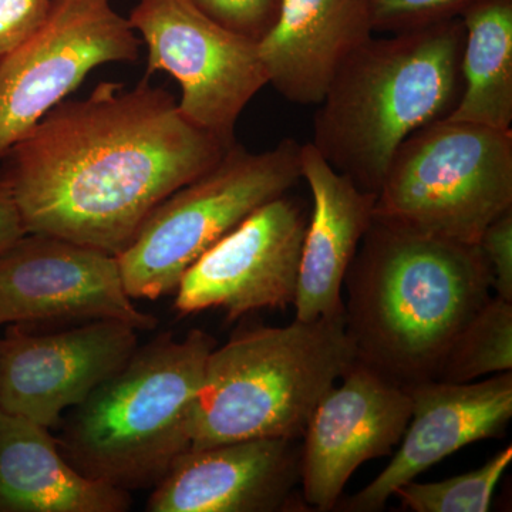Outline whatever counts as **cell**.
I'll return each instance as SVG.
<instances>
[{
	"instance_id": "cell-1",
	"label": "cell",
	"mask_w": 512,
	"mask_h": 512,
	"mask_svg": "<svg viewBox=\"0 0 512 512\" xmlns=\"http://www.w3.org/2000/svg\"><path fill=\"white\" fill-rule=\"evenodd\" d=\"M234 144V143H232ZM232 144L192 123L144 77L103 82L62 101L2 158L29 234L119 255L150 212L224 157Z\"/></svg>"
},
{
	"instance_id": "cell-2",
	"label": "cell",
	"mask_w": 512,
	"mask_h": 512,
	"mask_svg": "<svg viewBox=\"0 0 512 512\" xmlns=\"http://www.w3.org/2000/svg\"><path fill=\"white\" fill-rule=\"evenodd\" d=\"M357 360L409 386L437 379L451 343L490 296L478 245L373 218L345 279Z\"/></svg>"
},
{
	"instance_id": "cell-3",
	"label": "cell",
	"mask_w": 512,
	"mask_h": 512,
	"mask_svg": "<svg viewBox=\"0 0 512 512\" xmlns=\"http://www.w3.org/2000/svg\"><path fill=\"white\" fill-rule=\"evenodd\" d=\"M369 37L343 62L313 119L311 144L362 190H380L407 137L446 119L461 94V18Z\"/></svg>"
},
{
	"instance_id": "cell-4",
	"label": "cell",
	"mask_w": 512,
	"mask_h": 512,
	"mask_svg": "<svg viewBox=\"0 0 512 512\" xmlns=\"http://www.w3.org/2000/svg\"><path fill=\"white\" fill-rule=\"evenodd\" d=\"M217 342L201 329L140 348L63 417L60 453L83 476L120 490L153 488L191 448L205 363Z\"/></svg>"
},
{
	"instance_id": "cell-5",
	"label": "cell",
	"mask_w": 512,
	"mask_h": 512,
	"mask_svg": "<svg viewBox=\"0 0 512 512\" xmlns=\"http://www.w3.org/2000/svg\"><path fill=\"white\" fill-rule=\"evenodd\" d=\"M356 360L345 313L239 330L205 363L191 448L299 439L320 399Z\"/></svg>"
},
{
	"instance_id": "cell-6",
	"label": "cell",
	"mask_w": 512,
	"mask_h": 512,
	"mask_svg": "<svg viewBox=\"0 0 512 512\" xmlns=\"http://www.w3.org/2000/svg\"><path fill=\"white\" fill-rule=\"evenodd\" d=\"M512 208V130L443 119L394 154L377 191L376 220L429 237L478 245Z\"/></svg>"
},
{
	"instance_id": "cell-7",
	"label": "cell",
	"mask_w": 512,
	"mask_h": 512,
	"mask_svg": "<svg viewBox=\"0 0 512 512\" xmlns=\"http://www.w3.org/2000/svg\"><path fill=\"white\" fill-rule=\"evenodd\" d=\"M301 147L286 138L252 153L234 143L214 167L165 198L117 255L128 295L156 301L175 292L205 252L302 180Z\"/></svg>"
},
{
	"instance_id": "cell-8",
	"label": "cell",
	"mask_w": 512,
	"mask_h": 512,
	"mask_svg": "<svg viewBox=\"0 0 512 512\" xmlns=\"http://www.w3.org/2000/svg\"><path fill=\"white\" fill-rule=\"evenodd\" d=\"M128 22L146 43V76H173L184 116L235 143L239 116L268 84L258 43L222 28L191 0H141Z\"/></svg>"
},
{
	"instance_id": "cell-9",
	"label": "cell",
	"mask_w": 512,
	"mask_h": 512,
	"mask_svg": "<svg viewBox=\"0 0 512 512\" xmlns=\"http://www.w3.org/2000/svg\"><path fill=\"white\" fill-rule=\"evenodd\" d=\"M140 46L111 0H53L42 25L0 62V160L87 74L136 62Z\"/></svg>"
},
{
	"instance_id": "cell-10",
	"label": "cell",
	"mask_w": 512,
	"mask_h": 512,
	"mask_svg": "<svg viewBox=\"0 0 512 512\" xmlns=\"http://www.w3.org/2000/svg\"><path fill=\"white\" fill-rule=\"evenodd\" d=\"M103 319L157 328L128 295L116 255L29 232L0 254V325Z\"/></svg>"
},
{
	"instance_id": "cell-11",
	"label": "cell",
	"mask_w": 512,
	"mask_h": 512,
	"mask_svg": "<svg viewBox=\"0 0 512 512\" xmlns=\"http://www.w3.org/2000/svg\"><path fill=\"white\" fill-rule=\"evenodd\" d=\"M306 227L288 194L266 202L190 266L175 289V311L222 309L235 320L293 305Z\"/></svg>"
},
{
	"instance_id": "cell-12",
	"label": "cell",
	"mask_w": 512,
	"mask_h": 512,
	"mask_svg": "<svg viewBox=\"0 0 512 512\" xmlns=\"http://www.w3.org/2000/svg\"><path fill=\"white\" fill-rule=\"evenodd\" d=\"M138 330L119 320H92L56 333L10 325L0 338V410L59 429L63 414L126 365Z\"/></svg>"
},
{
	"instance_id": "cell-13",
	"label": "cell",
	"mask_w": 512,
	"mask_h": 512,
	"mask_svg": "<svg viewBox=\"0 0 512 512\" xmlns=\"http://www.w3.org/2000/svg\"><path fill=\"white\" fill-rule=\"evenodd\" d=\"M340 380L320 399L302 434L303 498L318 511L336 507L362 464L392 454L412 416L406 387L373 367L356 360Z\"/></svg>"
},
{
	"instance_id": "cell-14",
	"label": "cell",
	"mask_w": 512,
	"mask_h": 512,
	"mask_svg": "<svg viewBox=\"0 0 512 512\" xmlns=\"http://www.w3.org/2000/svg\"><path fill=\"white\" fill-rule=\"evenodd\" d=\"M404 387L412 399V416L399 448L382 473L346 501V511L383 510L397 488L444 458L477 441L503 436L512 417L511 372L483 382L431 379Z\"/></svg>"
},
{
	"instance_id": "cell-15",
	"label": "cell",
	"mask_w": 512,
	"mask_h": 512,
	"mask_svg": "<svg viewBox=\"0 0 512 512\" xmlns=\"http://www.w3.org/2000/svg\"><path fill=\"white\" fill-rule=\"evenodd\" d=\"M288 439L234 441L190 448L148 498V512L284 510L299 478L301 453Z\"/></svg>"
},
{
	"instance_id": "cell-16",
	"label": "cell",
	"mask_w": 512,
	"mask_h": 512,
	"mask_svg": "<svg viewBox=\"0 0 512 512\" xmlns=\"http://www.w3.org/2000/svg\"><path fill=\"white\" fill-rule=\"evenodd\" d=\"M301 175L313 210L303 239L296 320L312 322L345 313L342 288L367 229L375 218V192L357 187L311 143L301 147Z\"/></svg>"
},
{
	"instance_id": "cell-17",
	"label": "cell",
	"mask_w": 512,
	"mask_h": 512,
	"mask_svg": "<svg viewBox=\"0 0 512 512\" xmlns=\"http://www.w3.org/2000/svg\"><path fill=\"white\" fill-rule=\"evenodd\" d=\"M373 35L370 0H282L258 55L276 92L318 106L343 62Z\"/></svg>"
},
{
	"instance_id": "cell-18",
	"label": "cell",
	"mask_w": 512,
	"mask_h": 512,
	"mask_svg": "<svg viewBox=\"0 0 512 512\" xmlns=\"http://www.w3.org/2000/svg\"><path fill=\"white\" fill-rule=\"evenodd\" d=\"M127 491L83 476L46 427L0 410V512H126Z\"/></svg>"
},
{
	"instance_id": "cell-19",
	"label": "cell",
	"mask_w": 512,
	"mask_h": 512,
	"mask_svg": "<svg viewBox=\"0 0 512 512\" xmlns=\"http://www.w3.org/2000/svg\"><path fill=\"white\" fill-rule=\"evenodd\" d=\"M460 18L461 94L446 119L511 130L512 0H476Z\"/></svg>"
},
{
	"instance_id": "cell-20",
	"label": "cell",
	"mask_w": 512,
	"mask_h": 512,
	"mask_svg": "<svg viewBox=\"0 0 512 512\" xmlns=\"http://www.w3.org/2000/svg\"><path fill=\"white\" fill-rule=\"evenodd\" d=\"M512 369V302L488 299L451 343L437 380L468 383Z\"/></svg>"
},
{
	"instance_id": "cell-21",
	"label": "cell",
	"mask_w": 512,
	"mask_h": 512,
	"mask_svg": "<svg viewBox=\"0 0 512 512\" xmlns=\"http://www.w3.org/2000/svg\"><path fill=\"white\" fill-rule=\"evenodd\" d=\"M511 461L512 447L508 446L477 470L436 483L410 481L394 495L414 512H487Z\"/></svg>"
},
{
	"instance_id": "cell-22",
	"label": "cell",
	"mask_w": 512,
	"mask_h": 512,
	"mask_svg": "<svg viewBox=\"0 0 512 512\" xmlns=\"http://www.w3.org/2000/svg\"><path fill=\"white\" fill-rule=\"evenodd\" d=\"M476 0H370L375 33H397L460 18Z\"/></svg>"
},
{
	"instance_id": "cell-23",
	"label": "cell",
	"mask_w": 512,
	"mask_h": 512,
	"mask_svg": "<svg viewBox=\"0 0 512 512\" xmlns=\"http://www.w3.org/2000/svg\"><path fill=\"white\" fill-rule=\"evenodd\" d=\"M222 28L258 43L274 28L282 0H191Z\"/></svg>"
},
{
	"instance_id": "cell-24",
	"label": "cell",
	"mask_w": 512,
	"mask_h": 512,
	"mask_svg": "<svg viewBox=\"0 0 512 512\" xmlns=\"http://www.w3.org/2000/svg\"><path fill=\"white\" fill-rule=\"evenodd\" d=\"M478 248L490 272L495 296L512 302V208L485 228Z\"/></svg>"
},
{
	"instance_id": "cell-25",
	"label": "cell",
	"mask_w": 512,
	"mask_h": 512,
	"mask_svg": "<svg viewBox=\"0 0 512 512\" xmlns=\"http://www.w3.org/2000/svg\"><path fill=\"white\" fill-rule=\"evenodd\" d=\"M53 0H0V62L46 19Z\"/></svg>"
},
{
	"instance_id": "cell-26",
	"label": "cell",
	"mask_w": 512,
	"mask_h": 512,
	"mask_svg": "<svg viewBox=\"0 0 512 512\" xmlns=\"http://www.w3.org/2000/svg\"><path fill=\"white\" fill-rule=\"evenodd\" d=\"M28 234L8 185L0 181V254Z\"/></svg>"
}]
</instances>
